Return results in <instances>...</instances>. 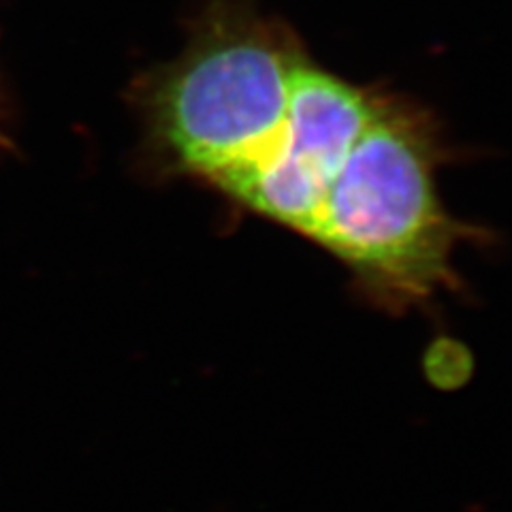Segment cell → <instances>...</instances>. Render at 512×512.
<instances>
[{
  "instance_id": "obj_1",
  "label": "cell",
  "mask_w": 512,
  "mask_h": 512,
  "mask_svg": "<svg viewBox=\"0 0 512 512\" xmlns=\"http://www.w3.org/2000/svg\"><path fill=\"white\" fill-rule=\"evenodd\" d=\"M139 103L171 171L310 239L380 306L410 308L455 282L463 227L440 199L429 118L325 69L284 24L207 13Z\"/></svg>"
},
{
  "instance_id": "obj_2",
  "label": "cell",
  "mask_w": 512,
  "mask_h": 512,
  "mask_svg": "<svg viewBox=\"0 0 512 512\" xmlns=\"http://www.w3.org/2000/svg\"><path fill=\"white\" fill-rule=\"evenodd\" d=\"M3 122H5V118H3V111H0V148H7L9 146V137L5 133Z\"/></svg>"
}]
</instances>
